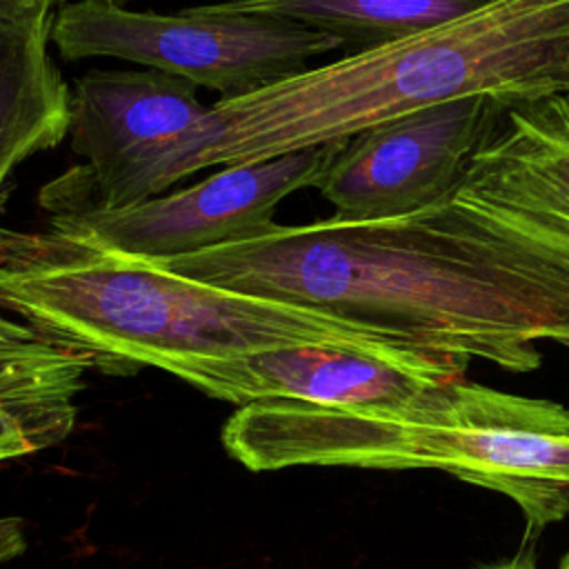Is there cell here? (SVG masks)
<instances>
[{"label": "cell", "instance_id": "1", "mask_svg": "<svg viewBox=\"0 0 569 569\" xmlns=\"http://www.w3.org/2000/svg\"><path fill=\"white\" fill-rule=\"evenodd\" d=\"M398 340L536 371L540 340L569 347V264L436 202L393 220L322 218L156 262Z\"/></svg>", "mask_w": 569, "mask_h": 569}, {"label": "cell", "instance_id": "2", "mask_svg": "<svg viewBox=\"0 0 569 569\" xmlns=\"http://www.w3.org/2000/svg\"><path fill=\"white\" fill-rule=\"evenodd\" d=\"M567 89L569 0H491L449 24L216 100L180 138L82 196L124 207L200 169L327 147L438 102L489 96L513 104Z\"/></svg>", "mask_w": 569, "mask_h": 569}, {"label": "cell", "instance_id": "3", "mask_svg": "<svg viewBox=\"0 0 569 569\" xmlns=\"http://www.w3.org/2000/svg\"><path fill=\"white\" fill-rule=\"evenodd\" d=\"M0 309L109 373L189 369L273 349L389 336L100 249L56 229L0 227ZM393 338V336H389Z\"/></svg>", "mask_w": 569, "mask_h": 569}, {"label": "cell", "instance_id": "4", "mask_svg": "<svg viewBox=\"0 0 569 569\" xmlns=\"http://www.w3.org/2000/svg\"><path fill=\"white\" fill-rule=\"evenodd\" d=\"M222 445L251 471L307 465L445 471L516 502L525 540L569 520V409L467 378L393 411L253 400L229 416Z\"/></svg>", "mask_w": 569, "mask_h": 569}, {"label": "cell", "instance_id": "5", "mask_svg": "<svg viewBox=\"0 0 569 569\" xmlns=\"http://www.w3.org/2000/svg\"><path fill=\"white\" fill-rule=\"evenodd\" d=\"M51 42L67 62L118 58L189 80L233 100L309 69L342 49L340 40L284 16L236 11L224 2L178 16L136 11L104 0L64 2Z\"/></svg>", "mask_w": 569, "mask_h": 569}, {"label": "cell", "instance_id": "6", "mask_svg": "<svg viewBox=\"0 0 569 569\" xmlns=\"http://www.w3.org/2000/svg\"><path fill=\"white\" fill-rule=\"evenodd\" d=\"M333 144L280 158L222 167L207 180L124 207H100L62 180L47 184L42 207L51 229L124 256L164 262L271 229L278 204L316 187Z\"/></svg>", "mask_w": 569, "mask_h": 569}, {"label": "cell", "instance_id": "7", "mask_svg": "<svg viewBox=\"0 0 569 569\" xmlns=\"http://www.w3.org/2000/svg\"><path fill=\"white\" fill-rule=\"evenodd\" d=\"M502 107L465 96L365 129L336 142L316 189L338 218L413 216L458 187Z\"/></svg>", "mask_w": 569, "mask_h": 569}, {"label": "cell", "instance_id": "8", "mask_svg": "<svg viewBox=\"0 0 569 569\" xmlns=\"http://www.w3.org/2000/svg\"><path fill=\"white\" fill-rule=\"evenodd\" d=\"M469 362L453 353L376 336L207 362L189 369L180 380L238 407L262 398H289L345 411H393L467 378Z\"/></svg>", "mask_w": 569, "mask_h": 569}, {"label": "cell", "instance_id": "9", "mask_svg": "<svg viewBox=\"0 0 569 569\" xmlns=\"http://www.w3.org/2000/svg\"><path fill=\"white\" fill-rule=\"evenodd\" d=\"M440 202L569 264V89L505 104L462 180Z\"/></svg>", "mask_w": 569, "mask_h": 569}, {"label": "cell", "instance_id": "10", "mask_svg": "<svg viewBox=\"0 0 569 569\" xmlns=\"http://www.w3.org/2000/svg\"><path fill=\"white\" fill-rule=\"evenodd\" d=\"M209 104L184 78L147 71L91 69L71 96V151L87 160L78 178L100 191L133 164L189 131Z\"/></svg>", "mask_w": 569, "mask_h": 569}, {"label": "cell", "instance_id": "11", "mask_svg": "<svg viewBox=\"0 0 569 569\" xmlns=\"http://www.w3.org/2000/svg\"><path fill=\"white\" fill-rule=\"evenodd\" d=\"M53 16L0 27V189L11 171L71 129V93L51 53Z\"/></svg>", "mask_w": 569, "mask_h": 569}, {"label": "cell", "instance_id": "12", "mask_svg": "<svg viewBox=\"0 0 569 569\" xmlns=\"http://www.w3.org/2000/svg\"><path fill=\"white\" fill-rule=\"evenodd\" d=\"M491 0H229L236 11L284 16L365 51L460 20Z\"/></svg>", "mask_w": 569, "mask_h": 569}, {"label": "cell", "instance_id": "13", "mask_svg": "<svg viewBox=\"0 0 569 569\" xmlns=\"http://www.w3.org/2000/svg\"><path fill=\"white\" fill-rule=\"evenodd\" d=\"M98 369L89 353L58 345L0 309V402L18 407H69Z\"/></svg>", "mask_w": 569, "mask_h": 569}, {"label": "cell", "instance_id": "14", "mask_svg": "<svg viewBox=\"0 0 569 569\" xmlns=\"http://www.w3.org/2000/svg\"><path fill=\"white\" fill-rule=\"evenodd\" d=\"M78 407H18L0 402V462L36 453L64 440Z\"/></svg>", "mask_w": 569, "mask_h": 569}, {"label": "cell", "instance_id": "15", "mask_svg": "<svg viewBox=\"0 0 569 569\" xmlns=\"http://www.w3.org/2000/svg\"><path fill=\"white\" fill-rule=\"evenodd\" d=\"M62 0H0V27H20L56 16Z\"/></svg>", "mask_w": 569, "mask_h": 569}, {"label": "cell", "instance_id": "16", "mask_svg": "<svg viewBox=\"0 0 569 569\" xmlns=\"http://www.w3.org/2000/svg\"><path fill=\"white\" fill-rule=\"evenodd\" d=\"M24 549L22 527L13 518H0V565L16 558Z\"/></svg>", "mask_w": 569, "mask_h": 569}, {"label": "cell", "instance_id": "17", "mask_svg": "<svg viewBox=\"0 0 569 569\" xmlns=\"http://www.w3.org/2000/svg\"><path fill=\"white\" fill-rule=\"evenodd\" d=\"M473 569H538V553H536V540H522V547L505 560L478 565Z\"/></svg>", "mask_w": 569, "mask_h": 569}, {"label": "cell", "instance_id": "18", "mask_svg": "<svg viewBox=\"0 0 569 569\" xmlns=\"http://www.w3.org/2000/svg\"><path fill=\"white\" fill-rule=\"evenodd\" d=\"M558 569H569V551L562 556V560H560V565H558Z\"/></svg>", "mask_w": 569, "mask_h": 569}, {"label": "cell", "instance_id": "19", "mask_svg": "<svg viewBox=\"0 0 569 569\" xmlns=\"http://www.w3.org/2000/svg\"><path fill=\"white\" fill-rule=\"evenodd\" d=\"M104 2H109V4H116V7H127V2H129V0H104Z\"/></svg>", "mask_w": 569, "mask_h": 569}]
</instances>
